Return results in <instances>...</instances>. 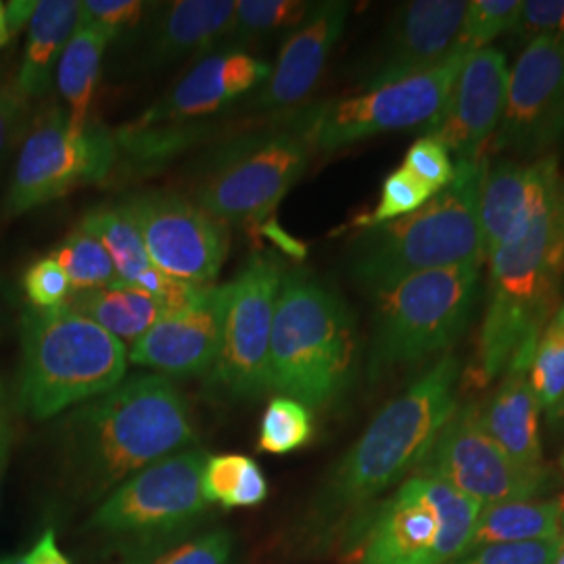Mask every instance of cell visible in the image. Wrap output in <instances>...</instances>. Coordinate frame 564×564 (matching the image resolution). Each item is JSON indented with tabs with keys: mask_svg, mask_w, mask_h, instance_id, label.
Returning a JSON list of instances; mask_svg holds the SVG:
<instances>
[{
	"mask_svg": "<svg viewBox=\"0 0 564 564\" xmlns=\"http://www.w3.org/2000/svg\"><path fill=\"white\" fill-rule=\"evenodd\" d=\"M460 362L442 356L421 379L384 405L324 479L312 506L314 527L347 533L424 463L445 421L458 405Z\"/></svg>",
	"mask_w": 564,
	"mask_h": 564,
	"instance_id": "1",
	"label": "cell"
},
{
	"mask_svg": "<svg viewBox=\"0 0 564 564\" xmlns=\"http://www.w3.org/2000/svg\"><path fill=\"white\" fill-rule=\"evenodd\" d=\"M197 444L191 408L162 375L123 379L63 423V458L84 498L105 500L151 464Z\"/></svg>",
	"mask_w": 564,
	"mask_h": 564,
	"instance_id": "2",
	"label": "cell"
},
{
	"mask_svg": "<svg viewBox=\"0 0 564 564\" xmlns=\"http://www.w3.org/2000/svg\"><path fill=\"white\" fill-rule=\"evenodd\" d=\"M456 163L452 182L423 207L391 223L362 228L347 249L349 276L377 295L403 279L464 263H481L479 197L487 158Z\"/></svg>",
	"mask_w": 564,
	"mask_h": 564,
	"instance_id": "3",
	"label": "cell"
},
{
	"mask_svg": "<svg viewBox=\"0 0 564 564\" xmlns=\"http://www.w3.org/2000/svg\"><path fill=\"white\" fill-rule=\"evenodd\" d=\"M487 302L473 379L502 377L514 356L535 347L564 282V178L554 199L519 237L487 256Z\"/></svg>",
	"mask_w": 564,
	"mask_h": 564,
	"instance_id": "4",
	"label": "cell"
},
{
	"mask_svg": "<svg viewBox=\"0 0 564 564\" xmlns=\"http://www.w3.org/2000/svg\"><path fill=\"white\" fill-rule=\"evenodd\" d=\"M360 364L354 312L314 272H284L270 339V387L310 410L341 400Z\"/></svg>",
	"mask_w": 564,
	"mask_h": 564,
	"instance_id": "5",
	"label": "cell"
},
{
	"mask_svg": "<svg viewBox=\"0 0 564 564\" xmlns=\"http://www.w3.org/2000/svg\"><path fill=\"white\" fill-rule=\"evenodd\" d=\"M20 333L15 398L21 412L34 421L90 402L126 379L123 343L65 303L51 310L25 307Z\"/></svg>",
	"mask_w": 564,
	"mask_h": 564,
	"instance_id": "6",
	"label": "cell"
},
{
	"mask_svg": "<svg viewBox=\"0 0 564 564\" xmlns=\"http://www.w3.org/2000/svg\"><path fill=\"white\" fill-rule=\"evenodd\" d=\"M207 458L203 447H188L147 466L101 500L90 529L120 554L121 564H142L202 531L214 512L202 487Z\"/></svg>",
	"mask_w": 564,
	"mask_h": 564,
	"instance_id": "7",
	"label": "cell"
},
{
	"mask_svg": "<svg viewBox=\"0 0 564 564\" xmlns=\"http://www.w3.org/2000/svg\"><path fill=\"white\" fill-rule=\"evenodd\" d=\"M481 265L423 272L375 295L366 372L370 381L423 362L463 337L479 295Z\"/></svg>",
	"mask_w": 564,
	"mask_h": 564,
	"instance_id": "8",
	"label": "cell"
},
{
	"mask_svg": "<svg viewBox=\"0 0 564 564\" xmlns=\"http://www.w3.org/2000/svg\"><path fill=\"white\" fill-rule=\"evenodd\" d=\"M481 506L416 473L375 506L349 535L356 564H447L466 550Z\"/></svg>",
	"mask_w": 564,
	"mask_h": 564,
	"instance_id": "9",
	"label": "cell"
},
{
	"mask_svg": "<svg viewBox=\"0 0 564 564\" xmlns=\"http://www.w3.org/2000/svg\"><path fill=\"white\" fill-rule=\"evenodd\" d=\"M312 155L295 118L230 141L207 163L195 203L220 224L263 220L305 174Z\"/></svg>",
	"mask_w": 564,
	"mask_h": 564,
	"instance_id": "10",
	"label": "cell"
},
{
	"mask_svg": "<svg viewBox=\"0 0 564 564\" xmlns=\"http://www.w3.org/2000/svg\"><path fill=\"white\" fill-rule=\"evenodd\" d=\"M116 165L113 130L90 120L82 134H74L67 109L48 102L32 118L23 137L2 212L7 218H18L74 188L109 181Z\"/></svg>",
	"mask_w": 564,
	"mask_h": 564,
	"instance_id": "11",
	"label": "cell"
},
{
	"mask_svg": "<svg viewBox=\"0 0 564 564\" xmlns=\"http://www.w3.org/2000/svg\"><path fill=\"white\" fill-rule=\"evenodd\" d=\"M464 59L466 55L456 53L444 65L421 76L366 90L356 97L318 102L293 118L314 147V153H333L384 132L429 130L442 116Z\"/></svg>",
	"mask_w": 564,
	"mask_h": 564,
	"instance_id": "12",
	"label": "cell"
},
{
	"mask_svg": "<svg viewBox=\"0 0 564 564\" xmlns=\"http://www.w3.org/2000/svg\"><path fill=\"white\" fill-rule=\"evenodd\" d=\"M284 263L276 253H253L228 282L218 358L207 372L214 393L228 400H258L270 387V339Z\"/></svg>",
	"mask_w": 564,
	"mask_h": 564,
	"instance_id": "13",
	"label": "cell"
},
{
	"mask_svg": "<svg viewBox=\"0 0 564 564\" xmlns=\"http://www.w3.org/2000/svg\"><path fill=\"white\" fill-rule=\"evenodd\" d=\"M416 473L442 479L481 508L540 500L561 485V477L547 464L527 468L514 463L485 433L479 403H458L454 408Z\"/></svg>",
	"mask_w": 564,
	"mask_h": 564,
	"instance_id": "14",
	"label": "cell"
},
{
	"mask_svg": "<svg viewBox=\"0 0 564 564\" xmlns=\"http://www.w3.org/2000/svg\"><path fill=\"white\" fill-rule=\"evenodd\" d=\"M563 139L564 36H540L524 44L508 76L505 116L485 153L531 162Z\"/></svg>",
	"mask_w": 564,
	"mask_h": 564,
	"instance_id": "15",
	"label": "cell"
},
{
	"mask_svg": "<svg viewBox=\"0 0 564 564\" xmlns=\"http://www.w3.org/2000/svg\"><path fill=\"white\" fill-rule=\"evenodd\" d=\"M120 205L137 224L151 262L167 276L197 286L220 276L228 232L197 203L172 191H141Z\"/></svg>",
	"mask_w": 564,
	"mask_h": 564,
	"instance_id": "16",
	"label": "cell"
},
{
	"mask_svg": "<svg viewBox=\"0 0 564 564\" xmlns=\"http://www.w3.org/2000/svg\"><path fill=\"white\" fill-rule=\"evenodd\" d=\"M466 4L464 0L403 2L384 32L377 57L362 76L364 93L421 76L454 57Z\"/></svg>",
	"mask_w": 564,
	"mask_h": 564,
	"instance_id": "17",
	"label": "cell"
},
{
	"mask_svg": "<svg viewBox=\"0 0 564 564\" xmlns=\"http://www.w3.org/2000/svg\"><path fill=\"white\" fill-rule=\"evenodd\" d=\"M508 76V61L500 48L485 46L466 55L442 116L429 128V134L444 142L456 162L484 158L505 116Z\"/></svg>",
	"mask_w": 564,
	"mask_h": 564,
	"instance_id": "18",
	"label": "cell"
},
{
	"mask_svg": "<svg viewBox=\"0 0 564 564\" xmlns=\"http://www.w3.org/2000/svg\"><path fill=\"white\" fill-rule=\"evenodd\" d=\"M228 284L203 286L193 302L167 314L130 345L128 360L162 377H207L223 343Z\"/></svg>",
	"mask_w": 564,
	"mask_h": 564,
	"instance_id": "19",
	"label": "cell"
},
{
	"mask_svg": "<svg viewBox=\"0 0 564 564\" xmlns=\"http://www.w3.org/2000/svg\"><path fill=\"white\" fill-rule=\"evenodd\" d=\"M563 178L554 153L531 162L487 160L479 197L485 258L535 223Z\"/></svg>",
	"mask_w": 564,
	"mask_h": 564,
	"instance_id": "20",
	"label": "cell"
},
{
	"mask_svg": "<svg viewBox=\"0 0 564 564\" xmlns=\"http://www.w3.org/2000/svg\"><path fill=\"white\" fill-rule=\"evenodd\" d=\"M347 18L349 2L345 0L312 2L302 23L286 34L276 65L251 105L260 111H282L300 105L321 80Z\"/></svg>",
	"mask_w": 564,
	"mask_h": 564,
	"instance_id": "21",
	"label": "cell"
},
{
	"mask_svg": "<svg viewBox=\"0 0 564 564\" xmlns=\"http://www.w3.org/2000/svg\"><path fill=\"white\" fill-rule=\"evenodd\" d=\"M237 2L232 0H176L151 2L141 28L128 39L137 42V59L144 69H162L193 55L220 48Z\"/></svg>",
	"mask_w": 564,
	"mask_h": 564,
	"instance_id": "22",
	"label": "cell"
},
{
	"mask_svg": "<svg viewBox=\"0 0 564 564\" xmlns=\"http://www.w3.org/2000/svg\"><path fill=\"white\" fill-rule=\"evenodd\" d=\"M272 67L245 51L220 48L197 61L163 99L151 105L141 120L182 123L205 120L245 93L260 88Z\"/></svg>",
	"mask_w": 564,
	"mask_h": 564,
	"instance_id": "23",
	"label": "cell"
},
{
	"mask_svg": "<svg viewBox=\"0 0 564 564\" xmlns=\"http://www.w3.org/2000/svg\"><path fill=\"white\" fill-rule=\"evenodd\" d=\"M533 347L521 349L502 375L496 393L479 405L485 433L521 466H545L540 435V402L529 381Z\"/></svg>",
	"mask_w": 564,
	"mask_h": 564,
	"instance_id": "24",
	"label": "cell"
},
{
	"mask_svg": "<svg viewBox=\"0 0 564 564\" xmlns=\"http://www.w3.org/2000/svg\"><path fill=\"white\" fill-rule=\"evenodd\" d=\"M80 23V0H41L28 25V42L15 82L30 101L51 90L61 55Z\"/></svg>",
	"mask_w": 564,
	"mask_h": 564,
	"instance_id": "25",
	"label": "cell"
},
{
	"mask_svg": "<svg viewBox=\"0 0 564 564\" xmlns=\"http://www.w3.org/2000/svg\"><path fill=\"white\" fill-rule=\"evenodd\" d=\"M65 305L99 324L121 343L139 341L170 312L158 297L134 284L116 281L88 291L69 293Z\"/></svg>",
	"mask_w": 564,
	"mask_h": 564,
	"instance_id": "26",
	"label": "cell"
},
{
	"mask_svg": "<svg viewBox=\"0 0 564 564\" xmlns=\"http://www.w3.org/2000/svg\"><path fill=\"white\" fill-rule=\"evenodd\" d=\"M212 126V121L205 120L153 123L141 118L123 123L113 130L118 147L116 170L132 176L155 172L163 163L174 160L195 142L203 141L209 134Z\"/></svg>",
	"mask_w": 564,
	"mask_h": 564,
	"instance_id": "27",
	"label": "cell"
},
{
	"mask_svg": "<svg viewBox=\"0 0 564 564\" xmlns=\"http://www.w3.org/2000/svg\"><path fill=\"white\" fill-rule=\"evenodd\" d=\"M561 508L558 500H523L484 506L473 527L464 552L484 545L531 544L558 540ZM463 552V554H464Z\"/></svg>",
	"mask_w": 564,
	"mask_h": 564,
	"instance_id": "28",
	"label": "cell"
},
{
	"mask_svg": "<svg viewBox=\"0 0 564 564\" xmlns=\"http://www.w3.org/2000/svg\"><path fill=\"white\" fill-rule=\"evenodd\" d=\"M111 39L95 25L78 23V30L61 55L55 78L67 105L69 130L82 134L90 121V102L101 74L102 55Z\"/></svg>",
	"mask_w": 564,
	"mask_h": 564,
	"instance_id": "29",
	"label": "cell"
},
{
	"mask_svg": "<svg viewBox=\"0 0 564 564\" xmlns=\"http://www.w3.org/2000/svg\"><path fill=\"white\" fill-rule=\"evenodd\" d=\"M78 226L101 241L113 262L118 281L139 286L155 268L137 224L121 205H99L90 209Z\"/></svg>",
	"mask_w": 564,
	"mask_h": 564,
	"instance_id": "30",
	"label": "cell"
},
{
	"mask_svg": "<svg viewBox=\"0 0 564 564\" xmlns=\"http://www.w3.org/2000/svg\"><path fill=\"white\" fill-rule=\"evenodd\" d=\"M203 496L220 508H253L268 498V479L260 464L242 454L209 456L203 466Z\"/></svg>",
	"mask_w": 564,
	"mask_h": 564,
	"instance_id": "31",
	"label": "cell"
},
{
	"mask_svg": "<svg viewBox=\"0 0 564 564\" xmlns=\"http://www.w3.org/2000/svg\"><path fill=\"white\" fill-rule=\"evenodd\" d=\"M310 9L312 2L300 0H241L235 7L230 30L220 48L242 51L241 46L249 42L265 41L279 32H291L302 23Z\"/></svg>",
	"mask_w": 564,
	"mask_h": 564,
	"instance_id": "32",
	"label": "cell"
},
{
	"mask_svg": "<svg viewBox=\"0 0 564 564\" xmlns=\"http://www.w3.org/2000/svg\"><path fill=\"white\" fill-rule=\"evenodd\" d=\"M529 381L545 414L564 398V303L545 323L533 347Z\"/></svg>",
	"mask_w": 564,
	"mask_h": 564,
	"instance_id": "33",
	"label": "cell"
},
{
	"mask_svg": "<svg viewBox=\"0 0 564 564\" xmlns=\"http://www.w3.org/2000/svg\"><path fill=\"white\" fill-rule=\"evenodd\" d=\"M51 258L65 270L72 284V293L97 289V286L118 281L113 262L105 251L101 241L80 226H76L57 245Z\"/></svg>",
	"mask_w": 564,
	"mask_h": 564,
	"instance_id": "34",
	"label": "cell"
},
{
	"mask_svg": "<svg viewBox=\"0 0 564 564\" xmlns=\"http://www.w3.org/2000/svg\"><path fill=\"white\" fill-rule=\"evenodd\" d=\"M314 414L297 400L276 395L265 405L258 447L265 454H291L312 442Z\"/></svg>",
	"mask_w": 564,
	"mask_h": 564,
	"instance_id": "35",
	"label": "cell"
},
{
	"mask_svg": "<svg viewBox=\"0 0 564 564\" xmlns=\"http://www.w3.org/2000/svg\"><path fill=\"white\" fill-rule=\"evenodd\" d=\"M521 11V0H473L466 4L458 53H475L506 32H512Z\"/></svg>",
	"mask_w": 564,
	"mask_h": 564,
	"instance_id": "36",
	"label": "cell"
},
{
	"mask_svg": "<svg viewBox=\"0 0 564 564\" xmlns=\"http://www.w3.org/2000/svg\"><path fill=\"white\" fill-rule=\"evenodd\" d=\"M431 197L433 193L424 186L423 182L416 181L408 170L398 167L384 178L379 205L370 214L360 216L356 224L360 228H370V226L398 220L423 207Z\"/></svg>",
	"mask_w": 564,
	"mask_h": 564,
	"instance_id": "37",
	"label": "cell"
},
{
	"mask_svg": "<svg viewBox=\"0 0 564 564\" xmlns=\"http://www.w3.org/2000/svg\"><path fill=\"white\" fill-rule=\"evenodd\" d=\"M142 564H235V540L226 529H202Z\"/></svg>",
	"mask_w": 564,
	"mask_h": 564,
	"instance_id": "38",
	"label": "cell"
},
{
	"mask_svg": "<svg viewBox=\"0 0 564 564\" xmlns=\"http://www.w3.org/2000/svg\"><path fill=\"white\" fill-rule=\"evenodd\" d=\"M151 2L141 0H84L80 23L102 30L111 41L130 39L147 18Z\"/></svg>",
	"mask_w": 564,
	"mask_h": 564,
	"instance_id": "39",
	"label": "cell"
},
{
	"mask_svg": "<svg viewBox=\"0 0 564 564\" xmlns=\"http://www.w3.org/2000/svg\"><path fill=\"white\" fill-rule=\"evenodd\" d=\"M402 167L416 181L423 182L433 195L445 188L456 174L452 153L445 149L444 142L437 141L431 134L419 139L408 149Z\"/></svg>",
	"mask_w": 564,
	"mask_h": 564,
	"instance_id": "40",
	"label": "cell"
},
{
	"mask_svg": "<svg viewBox=\"0 0 564 564\" xmlns=\"http://www.w3.org/2000/svg\"><path fill=\"white\" fill-rule=\"evenodd\" d=\"M563 545L564 538L531 544L484 545L447 564H554Z\"/></svg>",
	"mask_w": 564,
	"mask_h": 564,
	"instance_id": "41",
	"label": "cell"
},
{
	"mask_svg": "<svg viewBox=\"0 0 564 564\" xmlns=\"http://www.w3.org/2000/svg\"><path fill=\"white\" fill-rule=\"evenodd\" d=\"M23 291L32 307L51 310L67 302L72 284L65 270L51 256L32 263L23 274Z\"/></svg>",
	"mask_w": 564,
	"mask_h": 564,
	"instance_id": "42",
	"label": "cell"
},
{
	"mask_svg": "<svg viewBox=\"0 0 564 564\" xmlns=\"http://www.w3.org/2000/svg\"><path fill=\"white\" fill-rule=\"evenodd\" d=\"M32 118V101L23 95L13 80H0V163L20 142Z\"/></svg>",
	"mask_w": 564,
	"mask_h": 564,
	"instance_id": "43",
	"label": "cell"
},
{
	"mask_svg": "<svg viewBox=\"0 0 564 564\" xmlns=\"http://www.w3.org/2000/svg\"><path fill=\"white\" fill-rule=\"evenodd\" d=\"M512 34L524 44L540 36H564V0H521Z\"/></svg>",
	"mask_w": 564,
	"mask_h": 564,
	"instance_id": "44",
	"label": "cell"
},
{
	"mask_svg": "<svg viewBox=\"0 0 564 564\" xmlns=\"http://www.w3.org/2000/svg\"><path fill=\"white\" fill-rule=\"evenodd\" d=\"M18 410L20 405H18L15 391L4 379H0V494H2V481L11 458V449L15 444Z\"/></svg>",
	"mask_w": 564,
	"mask_h": 564,
	"instance_id": "45",
	"label": "cell"
},
{
	"mask_svg": "<svg viewBox=\"0 0 564 564\" xmlns=\"http://www.w3.org/2000/svg\"><path fill=\"white\" fill-rule=\"evenodd\" d=\"M28 564H72L55 540V531H46L36 545L25 554Z\"/></svg>",
	"mask_w": 564,
	"mask_h": 564,
	"instance_id": "46",
	"label": "cell"
},
{
	"mask_svg": "<svg viewBox=\"0 0 564 564\" xmlns=\"http://www.w3.org/2000/svg\"><path fill=\"white\" fill-rule=\"evenodd\" d=\"M36 0H13L4 7V15H7V25H9V32L11 36L18 34L21 28L30 25L32 15L36 11Z\"/></svg>",
	"mask_w": 564,
	"mask_h": 564,
	"instance_id": "47",
	"label": "cell"
},
{
	"mask_svg": "<svg viewBox=\"0 0 564 564\" xmlns=\"http://www.w3.org/2000/svg\"><path fill=\"white\" fill-rule=\"evenodd\" d=\"M545 416H547V424H550L554 431L564 433V398L561 400V403H558L550 414H545Z\"/></svg>",
	"mask_w": 564,
	"mask_h": 564,
	"instance_id": "48",
	"label": "cell"
},
{
	"mask_svg": "<svg viewBox=\"0 0 564 564\" xmlns=\"http://www.w3.org/2000/svg\"><path fill=\"white\" fill-rule=\"evenodd\" d=\"M11 41V32L7 25V15H4V4L0 2V48L7 46V42Z\"/></svg>",
	"mask_w": 564,
	"mask_h": 564,
	"instance_id": "49",
	"label": "cell"
},
{
	"mask_svg": "<svg viewBox=\"0 0 564 564\" xmlns=\"http://www.w3.org/2000/svg\"><path fill=\"white\" fill-rule=\"evenodd\" d=\"M558 500V508H561V535L564 538V494L556 498Z\"/></svg>",
	"mask_w": 564,
	"mask_h": 564,
	"instance_id": "50",
	"label": "cell"
},
{
	"mask_svg": "<svg viewBox=\"0 0 564 564\" xmlns=\"http://www.w3.org/2000/svg\"><path fill=\"white\" fill-rule=\"evenodd\" d=\"M9 564H28V558H25V554H23L20 558H9Z\"/></svg>",
	"mask_w": 564,
	"mask_h": 564,
	"instance_id": "51",
	"label": "cell"
},
{
	"mask_svg": "<svg viewBox=\"0 0 564 564\" xmlns=\"http://www.w3.org/2000/svg\"><path fill=\"white\" fill-rule=\"evenodd\" d=\"M554 564H564V545L563 550H561V554H558V558H556V563Z\"/></svg>",
	"mask_w": 564,
	"mask_h": 564,
	"instance_id": "52",
	"label": "cell"
},
{
	"mask_svg": "<svg viewBox=\"0 0 564 564\" xmlns=\"http://www.w3.org/2000/svg\"><path fill=\"white\" fill-rule=\"evenodd\" d=\"M558 464H561V470L564 473V452L561 454V460H558Z\"/></svg>",
	"mask_w": 564,
	"mask_h": 564,
	"instance_id": "53",
	"label": "cell"
},
{
	"mask_svg": "<svg viewBox=\"0 0 564 564\" xmlns=\"http://www.w3.org/2000/svg\"><path fill=\"white\" fill-rule=\"evenodd\" d=\"M0 564H9V558H0Z\"/></svg>",
	"mask_w": 564,
	"mask_h": 564,
	"instance_id": "54",
	"label": "cell"
}]
</instances>
